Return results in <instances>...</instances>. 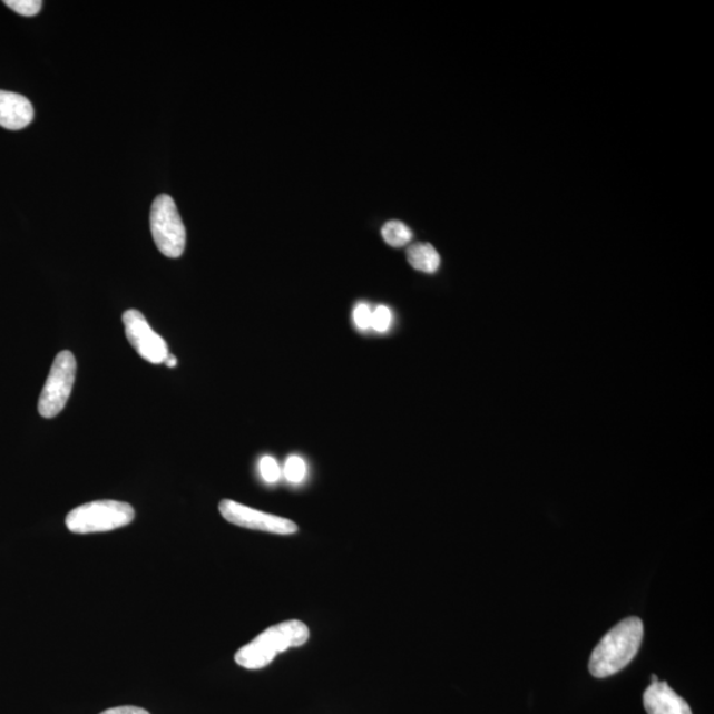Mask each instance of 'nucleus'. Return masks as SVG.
Instances as JSON below:
<instances>
[{"instance_id": "10", "label": "nucleus", "mask_w": 714, "mask_h": 714, "mask_svg": "<svg viewBox=\"0 0 714 714\" xmlns=\"http://www.w3.org/2000/svg\"><path fill=\"white\" fill-rule=\"evenodd\" d=\"M407 256L410 266L422 273H436L441 266L440 254H438L436 247L430 244H414L410 246Z\"/></svg>"}, {"instance_id": "17", "label": "nucleus", "mask_w": 714, "mask_h": 714, "mask_svg": "<svg viewBox=\"0 0 714 714\" xmlns=\"http://www.w3.org/2000/svg\"><path fill=\"white\" fill-rule=\"evenodd\" d=\"M100 714H150V712H147L144 708H139V706L125 705V706H116V708L106 710Z\"/></svg>"}, {"instance_id": "9", "label": "nucleus", "mask_w": 714, "mask_h": 714, "mask_svg": "<svg viewBox=\"0 0 714 714\" xmlns=\"http://www.w3.org/2000/svg\"><path fill=\"white\" fill-rule=\"evenodd\" d=\"M33 106L25 96L0 90V126L7 130H21L32 123Z\"/></svg>"}, {"instance_id": "16", "label": "nucleus", "mask_w": 714, "mask_h": 714, "mask_svg": "<svg viewBox=\"0 0 714 714\" xmlns=\"http://www.w3.org/2000/svg\"><path fill=\"white\" fill-rule=\"evenodd\" d=\"M353 322H355L359 330L366 331L371 329L372 310L366 303H359L353 310Z\"/></svg>"}, {"instance_id": "13", "label": "nucleus", "mask_w": 714, "mask_h": 714, "mask_svg": "<svg viewBox=\"0 0 714 714\" xmlns=\"http://www.w3.org/2000/svg\"><path fill=\"white\" fill-rule=\"evenodd\" d=\"M4 4L23 17H35L41 10L40 0H6Z\"/></svg>"}, {"instance_id": "1", "label": "nucleus", "mask_w": 714, "mask_h": 714, "mask_svg": "<svg viewBox=\"0 0 714 714\" xmlns=\"http://www.w3.org/2000/svg\"><path fill=\"white\" fill-rule=\"evenodd\" d=\"M643 633L645 628L639 618L630 617L619 622L594 648L589 662L590 674L605 678L627 667L639 652Z\"/></svg>"}, {"instance_id": "2", "label": "nucleus", "mask_w": 714, "mask_h": 714, "mask_svg": "<svg viewBox=\"0 0 714 714\" xmlns=\"http://www.w3.org/2000/svg\"><path fill=\"white\" fill-rule=\"evenodd\" d=\"M310 638L309 627L301 620H286L268 627L256 639L247 643L235 655L238 666L246 669H261L271 664L275 656L287 648L301 647Z\"/></svg>"}, {"instance_id": "7", "label": "nucleus", "mask_w": 714, "mask_h": 714, "mask_svg": "<svg viewBox=\"0 0 714 714\" xmlns=\"http://www.w3.org/2000/svg\"><path fill=\"white\" fill-rule=\"evenodd\" d=\"M218 510H221L226 521L242 528L275 535H293L299 532V526H296L294 521L281 518V516L254 510V508L237 503V501L223 500L221 506H218Z\"/></svg>"}, {"instance_id": "15", "label": "nucleus", "mask_w": 714, "mask_h": 714, "mask_svg": "<svg viewBox=\"0 0 714 714\" xmlns=\"http://www.w3.org/2000/svg\"><path fill=\"white\" fill-rule=\"evenodd\" d=\"M392 320V311L387 306H379L376 310L372 311L371 327L374 331L380 332V334H384V332L391 329Z\"/></svg>"}, {"instance_id": "5", "label": "nucleus", "mask_w": 714, "mask_h": 714, "mask_svg": "<svg viewBox=\"0 0 714 714\" xmlns=\"http://www.w3.org/2000/svg\"><path fill=\"white\" fill-rule=\"evenodd\" d=\"M77 372L76 358L70 351H62L55 358L39 400V413L45 419H55L66 408L72 393Z\"/></svg>"}, {"instance_id": "18", "label": "nucleus", "mask_w": 714, "mask_h": 714, "mask_svg": "<svg viewBox=\"0 0 714 714\" xmlns=\"http://www.w3.org/2000/svg\"><path fill=\"white\" fill-rule=\"evenodd\" d=\"M165 363L168 368H175L178 365V360L174 355H168Z\"/></svg>"}, {"instance_id": "6", "label": "nucleus", "mask_w": 714, "mask_h": 714, "mask_svg": "<svg viewBox=\"0 0 714 714\" xmlns=\"http://www.w3.org/2000/svg\"><path fill=\"white\" fill-rule=\"evenodd\" d=\"M127 341L139 356L151 364H164L169 355L167 343L138 310H127L123 315Z\"/></svg>"}, {"instance_id": "3", "label": "nucleus", "mask_w": 714, "mask_h": 714, "mask_svg": "<svg viewBox=\"0 0 714 714\" xmlns=\"http://www.w3.org/2000/svg\"><path fill=\"white\" fill-rule=\"evenodd\" d=\"M134 518L136 511L125 501L97 500L70 511L66 525L77 535L102 534L129 526Z\"/></svg>"}, {"instance_id": "19", "label": "nucleus", "mask_w": 714, "mask_h": 714, "mask_svg": "<svg viewBox=\"0 0 714 714\" xmlns=\"http://www.w3.org/2000/svg\"><path fill=\"white\" fill-rule=\"evenodd\" d=\"M657 682H659V678H657V676H656V675H653V677H652V684H653V683H657Z\"/></svg>"}, {"instance_id": "4", "label": "nucleus", "mask_w": 714, "mask_h": 714, "mask_svg": "<svg viewBox=\"0 0 714 714\" xmlns=\"http://www.w3.org/2000/svg\"><path fill=\"white\" fill-rule=\"evenodd\" d=\"M151 235L162 254L179 258L186 250L187 232L172 196L159 195L150 215Z\"/></svg>"}, {"instance_id": "12", "label": "nucleus", "mask_w": 714, "mask_h": 714, "mask_svg": "<svg viewBox=\"0 0 714 714\" xmlns=\"http://www.w3.org/2000/svg\"><path fill=\"white\" fill-rule=\"evenodd\" d=\"M306 462L299 456H292L286 459L284 476L290 483H301L306 478Z\"/></svg>"}, {"instance_id": "11", "label": "nucleus", "mask_w": 714, "mask_h": 714, "mask_svg": "<svg viewBox=\"0 0 714 714\" xmlns=\"http://www.w3.org/2000/svg\"><path fill=\"white\" fill-rule=\"evenodd\" d=\"M384 242L393 247L405 246L412 239V231L404 223L392 221L387 223L381 229Z\"/></svg>"}, {"instance_id": "14", "label": "nucleus", "mask_w": 714, "mask_h": 714, "mask_svg": "<svg viewBox=\"0 0 714 714\" xmlns=\"http://www.w3.org/2000/svg\"><path fill=\"white\" fill-rule=\"evenodd\" d=\"M260 472H261V477H263L266 483L278 482L281 478L280 464L271 456H265L261 458Z\"/></svg>"}, {"instance_id": "8", "label": "nucleus", "mask_w": 714, "mask_h": 714, "mask_svg": "<svg viewBox=\"0 0 714 714\" xmlns=\"http://www.w3.org/2000/svg\"><path fill=\"white\" fill-rule=\"evenodd\" d=\"M643 704L648 714H692L688 703L666 682L649 685L643 695Z\"/></svg>"}]
</instances>
